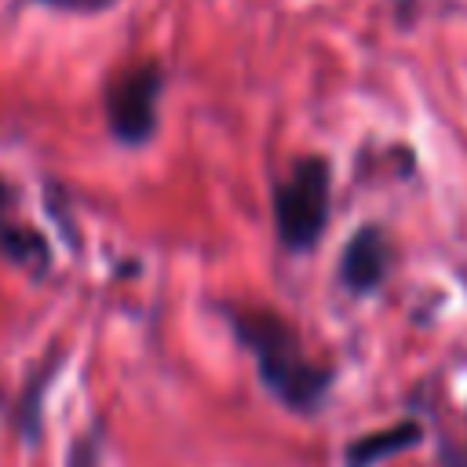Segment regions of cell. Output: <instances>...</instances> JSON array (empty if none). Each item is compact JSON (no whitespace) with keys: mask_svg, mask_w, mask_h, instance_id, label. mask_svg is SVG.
Masks as SVG:
<instances>
[{"mask_svg":"<svg viewBox=\"0 0 467 467\" xmlns=\"http://www.w3.org/2000/svg\"><path fill=\"white\" fill-rule=\"evenodd\" d=\"M47 4H58V7H77V11H99L113 0H47Z\"/></svg>","mask_w":467,"mask_h":467,"instance_id":"obj_6","label":"cell"},{"mask_svg":"<svg viewBox=\"0 0 467 467\" xmlns=\"http://www.w3.org/2000/svg\"><path fill=\"white\" fill-rule=\"evenodd\" d=\"M328 197H332V171L325 157H303L274 190V219L277 234L288 248L306 252L325 223H328Z\"/></svg>","mask_w":467,"mask_h":467,"instance_id":"obj_2","label":"cell"},{"mask_svg":"<svg viewBox=\"0 0 467 467\" xmlns=\"http://www.w3.org/2000/svg\"><path fill=\"white\" fill-rule=\"evenodd\" d=\"M157 99H161V69L153 62L120 73L106 91V117L120 142L139 146L157 128Z\"/></svg>","mask_w":467,"mask_h":467,"instance_id":"obj_3","label":"cell"},{"mask_svg":"<svg viewBox=\"0 0 467 467\" xmlns=\"http://www.w3.org/2000/svg\"><path fill=\"white\" fill-rule=\"evenodd\" d=\"M387 266H390V241L379 226H361L347 248H343V263H339V274H343V285L350 292H372L383 277H387Z\"/></svg>","mask_w":467,"mask_h":467,"instance_id":"obj_4","label":"cell"},{"mask_svg":"<svg viewBox=\"0 0 467 467\" xmlns=\"http://www.w3.org/2000/svg\"><path fill=\"white\" fill-rule=\"evenodd\" d=\"M230 325L237 332V339L255 354V365H259V376L263 383L288 405V409H299V412H310L328 383H332V372L314 365L303 347H299V336L296 328L285 325V317H277L274 310H244V306H234L230 310Z\"/></svg>","mask_w":467,"mask_h":467,"instance_id":"obj_1","label":"cell"},{"mask_svg":"<svg viewBox=\"0 0 467 467\" xmlns=\"http://www.w3.org/2000/svg\"><path fill=\"white\" fill-rule=\"evenodd\" d=\"M420 441H423L420 423L405 420V423H394V427H383V431H372V434H361L358 441H350L343 452V463L347 467H376L379 460H390Z\"/></svg>","mask_w":467,"mask_h":467,"instance_id":"obj_5","label":"cell"}]
</instances>
